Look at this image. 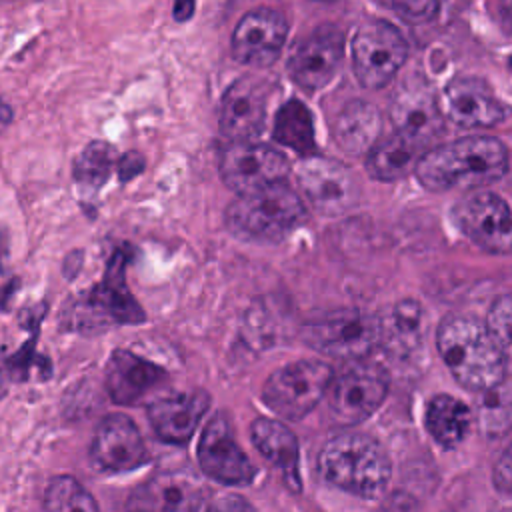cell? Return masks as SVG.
Returning <instances> with one entry per match:
<instances>
[{"mask_svg": "<svg viewBox=\"0 0 512 512\" xmlns=\"http://www.w3.org/2000/svg\"><path fill=\"white\" fill-rule=\"evenodd\" d=\"M508 170L506 146L484 134L464 136L420 154L414 174L432 192L470 190L500 180Z\"/></svg>", "mask_w": 512, "mask_h": 512, "instance_id": "obj_1", "label": "cell"}, {"mask_svg": "<svg viewBox=\"0 0 512 512\" xmlns=\"http://www.w3.org/2000/svg\"><path fill=\"white\" fill-rule=\"evenodd\" d=\"M436 344L444 364L466 390L482 394L506 380V354L474 316L448 314L438 324Z\"/></svg>", "mask_w": 512, "mask_h": 512, "instance_id": "obj_2", "label": "cell"}, {"mask_svg": "<svg viewBox=\"0 0 512 512\" xmlns=\"http://www.w3.org/2000/svg\"><path fill=\"white\" fill-rule=\"evenodd\" d=\"M322 478L360 498H378L386 492L392 464L386 450L368 434L344 432L332 436L318 454Z\"/></svg>", "mask_w": 512, "mask_h": 512, "instance_id": "obj_3", "label": "cell"}, {"mask_svg": "<svg viewBox=\"0 0 512 512\" xmlns=\"http://www.w3.org/2000/svg\"><path fill=\"white\" fill-rule=\"evenodd\" d=\"M306 220L300 196L286 184L238 196L226 208V228L250 242H280Z\"/></svg>", "mask_w": 512, "mask_h": 512, "instance_id": "obj_4", "label": "cell"}, {"mask_svg": "<svg viewBox=\"0 0 512 512\" xmlns=\"http://www.w3.org/2000/svg\"><path fill=\"white\" fill-rule=\"evenodd\" d=\"M304 342L324 356L366 360L380 346L378 316L356 308H342L310 318L302 328Z\"/></svg>", "mask_w": 512, "mask_h": 512, "instance_id": "obj_5", "label": "cell"}, {"mask_svg": "<svg viewBox=\"0 0 512 512\" xmlns=\"http://www.w3.org/2000/svg\"><path fill=\"white\" fill-rule=\"evenodd\" d=\"M332 376V368L322 360H296L270 374L262 398L278 416L300 420L322 400Z\"/></svg>", "mask_w": 512, "mask_h": 512, "instance_id": "obj_6", "label": "cell"}, {"mask_svg": "<svg viewBox=\"0 0 512 512\" xmlns=\"http://www.w3.org/2000/svg\"><path fill=\"white\" fill-rule=\"evenodd\" d=\"M408 44L400 30L382 18L364 20L352 38V66L358 82L376 90L386 86L402 68Z\"/></svg>", "mask_w": 512, "mask_h": 512, "instance_id": "obj_7", "label": "cell"}, {"mask_svg": "<svg viewBox=\"0 0 512 512\" xmlns=\"http://www.w3.org/2000/svg\"><path fill=\"white\" fill-rule=\"evenodd\" d=\"M388 372L368 360H358L350 368L332 376L326 396L328 408L336 422L344 426L360 424L372 416L388 394Z\"/></svg>", "mask_w": 512, "mask_h": 512, "instance_id": "obj_8", "label": "cell"}, {"mask_svg": "<svg viewBox=\"0 0 512 512\" xmlns=\"http://www.w3.org/2000/svg\"><path fill=\"white\" fill-rule=\"evenodd\" d=\"M452 222L478 248L506 256L512 248V218L504 198L494 192H470L452 206Z\"/></svg>", "mask_w": 512, "mask_h": 512, "instance_id": "obj_9", "label": "cell"}, {"mask_svg": "<svg viewBox=\"0 0 512 512\" xmlns=\"http://www.w3.org/2000/svg\"><path fill=\"white\" fill-rule=\"evenodd\" d=\"M288 172L286 154L268 144L234 142L220 156V176L238 196L286 182Z\"/></svg>", "mask_w": 512, "mask_h": 512, "instance_id": "obj_10", "label": "cell"}, {"mask_svg": "<svg viewBox=\"0 0 512 512\" xmlns=\"http://www.w3.org/2000/svg\"><path fill=\"white\" fill-rule=\"evenodd\" d=\"M296 180L304 198L322 216H342L358 204V180L342 162L318 156L306 158L298 166Z\"/></svg>", "mask_w": 512, "mask_h": 512, "instance_id": "obj_11", "label": "cell"}, {"mask_svg": "<svg viewBox=\"0 0 512 512\" xmlns=\"http://www.w3.org/2000/svg\"><path fill=\"white\" fill-rule=\"evenodd\" d=\"M342 58L344 32L336 24H322L296 44L286 70L300 88L316 92L332 82Z\"/></svg>", "mask_w": 512, "mask_h": 512, "instance_id": "obj_12", "label": "cell"}, {"mask_svg": "<svg viewBox=\"0 0 512 512\" xmlns=\"http://www.w3.org/2000/svg\"><path fill=\"white\" fill-rule=\"evenodd\" d=\"M196 452L202 472L216 482L248 484L256 476V468L238 446L230 420L222 412L206 424Z\"/></svg>", "mask_w": 512, "mask_h": 512, "instance_id": "obj_13", "label": "cell"}, {"mask_svg": "<svg viewBox=\"0 0 512 512\" xmlns=\"http://www.w3.org/2000/svg\"><path fill=\"white\" fill-rule=\"evenodd\" d=\"M288 22L274 8H254L246 12L232 34V54L248 66L266 68L274 64L284 48Z\"/></svg>", "mask_w": 512, "mask_h": 512, "instance_id": "obj_14", "label": "cell"}, {"mask_svg": "<svg viewBox=\"0 0 512 512\" xmlns=\"http://www.w3.org/2000/svg\"><path fill=\"white\" fill-rule=\"evenodd\" d=\"M270 84L264 78L242 76L234 80L222 98L220 132L234 142H250L266 122Z\"/></svg>", "mask_w": 512, "mask_h": 512, "instance_id": "obj_15", "label": "cell"}, {"mask_svg": "<svg viewBox=\"0 0 512 512\" xmlns=\"http://www.w3.org/2000/svg\"><path fill=\"white\" fill-rule=\"evenodd\" d=\"M90 456L100 470L128 472L142 466L148 452L132 418L124 414H108L96 426Z\"/></svg>", "mask_w": 512, "mask_h": 512, "instance_id": "obj_16", "label": "cell"}, {"mask_svg": "<svg viewBox=\"0 0 512 512\" xmlns=\"http://www.w3.org/2000/svg\"><path fill=\"white\" fill-rule=\"evenodd\" d=\"M388 116L394 126V134L420 148L432 144L444 132V114L440 104L434 92L422 84L400 90L388 108Z\"/></svg>", "mask_w": 512, "mask_h": 512, "instance_id": "obj_17", "label": "cell"}, {"mask_svg": "<svg viewBox=\"0 0 512 512\" xmlns=\"http://www.w3.org/2000/svg\"><path fill=\"white\" fill-rule=\"evenodd\" d=\"M202 500L204 490L196 476L160 472L130 494L126 512H196Z\"/></svg>", "mask_w": 512, "mask_h": 512, "instance_id": "obj_18", "label": "cell"}, {"mask_svg": "<svg viewBox=\"0 0 512 512\" xmlns=\"http://www.w3.org/2000/svg\"><path fill=\"white\" fill-rule=\"evenodd\" d=\"M448 118L462 128H490L506 118V106L486 80L458 76L444 88Z\"/></svg>", "mask_w": 512, "mask_h": 512, "instance_id": "obj_19", "label": "cell"}, {"mask_svg": "<svg viewBox=\"0 0 512 512\" xmlns=\"http://www.w3.org/2000/svg\"><path fill=\"white\" fill-rule=\"evenodd\" d=\"M210 396L204 390H186L160 396L148 404V420L160 440L184 444L206 414Z\"/></svg>", "mask_w": 512, "mask_h": 512, "instance_id": "obj_20", "label": "cell"}, {"mask_svg": "<svg viewBox=\"0 0 512 512\" xmlns=\"http://www.w3.org/2000/svg\"><path fill=\"white\" fill-rule=\"evenodd\" d=\"M128 256L124 252H114L108 260V270L104 280L86 296L80 310L88 314V318L112 320L120 324H138L144 320V312L132 298L124 280V266Z\"/></svg>", "mask_w": 512, "mask_h": 512, "instance_id": "obj_21", "label": "cell"}, {"mask_svg": "<svg viewBox=\"0 0 512 512\" xmlns=\"http://www.w3.org/2000/svg\"><path fill=\"white\" fill-rule=\"evenodd\" d=\"M166 378L162 366L130 350H114L106 364V390L116 404H136Z\"/></svg>", "mask_w": 512, "mask_h": 512, "instance_id": "obj_22", "label": "cell"}, {"mask_svg": "<svg viewBox=\"0 0 512 512\" xmlns=\"http://www.w3.org/2000/svg\"><path fill=\"white\" fill-rule=\"evenodd\" d=\"M382 114L366 100L348 102L332 124V136L338 148L350 156H366L380 140Z\"/></svg>", "mask_w": 512, "mask_h": 512, "instance_id": "obj_23", "label": "cell"}, {"mask_svg": "<svg viewBox=\"0 0 512 512\" xmlns=\"http://www.w3.org/2000/svg\"><path fill=\"white\" fill-rule=\"evenodd\" d=\"M250 438L256 450L284 472V478L292 486V490H298L300 488V474H298L300 450H298V440L294 432L278 420L256 418L250 424Z\"/></svg>", "mask_w": 512, "mask_h": 512, "instance_id": "obj_24", "label": "cell"}, {"mask_svg": "<svg viewBox=\"0 0 512 512\" xmlns=\"http://www.w3.org/2000/svg\"><path fill=\"white\" fill-rule=\"evenodd\" d=\"M380 346L392 356H406L420 348L424 330V312L418 300H400L378 316Z\"/></svg>", "mask_w": 512, "mask_h": 512, "instance_id": "obj_25", "label": "cell"}, {"mask_svg": "<svg viewBox=\"0 0 512 512\" xmlns=\"http://www.w3.org/2000/svg\"><path fill=\"white\" fill-rule=\"evenodd\" d=\"M426 430L442 448H456L472 424L470 408L448 394H436L428 400L424 412Z\"/></svg>", "mask_w": 512, "mask_h": 512, "instance_id": "obj_26", "label": "cell"}, {"mask_svg": "<svg viewBox=\"0 0 512 512\" xmlns=\"http://www.w3.org/2000/svg\"><path fill=\"white\" fill-rule=\"evenodd\" d=\"M420 146L410 140L390 134L374 144V148L366 154V170L372 178L392 182L404 178L414 172V166L420 158Z\"/></svg>", "mask_w": 512, "mask_h": 512, "instance_id": "obj_27", "label": "cell"}, {"mask_svg": "<svg viewBox=\"0 0 512 512\" xmlns=\"http://www.w3.org/2000/svg\"><path fill=\"white\" fill-rule=\"evenodd\" d=\"M274 140L298 154H310L316 148L314 122L310 110L300 100H288L274 118Z\"/></svg>", "mask_w": 512, "mask_h": 512, "instance_id": "obj_28", "label": "cell"}, {"mask_svg": "<svg viewBox=\"0 0 512 512\" xmlns=\"http://www.w3.org/2000/svg\"><path fill=\"white\" fill-rule=\"evenodd\" d=\"M114 148L106 142H90L74 164V180L84 192H96L108 180L114 166Z\"/></svg>", "mask_w": 512, "mask_h": 512, "instance_id": "obj_29", "label": "cell"}, {"mask_svg": "<svg viewBox=\"0 0 512 512\" xmlns=\"http://www.w3.org/2000/svg\"><path fill=\"white\" fill-rule=\"evenodd\" d=\"M46 512H100L92 494L72 476H56L44 492Z\"/></svg>", "mask_w": 512, "mask_h": 512, "instance_id": "obj_30", "label": "cell"}, {"mask_svg": "<svg viewBox=\"0 0 512 512\" xmlns=\"http://www.w3.org/2000/svg\"><path fill=\"white\" fill-rule=\"evenodd\" d=\"M480 410V424L482 428L492 434L500 436L510 426V388L504 380L502 384L482 392V400H478Z\"/></svg>", "mask_w": 512, "mask_h": 512, "instance_id": "obj_31", "label": "cell"}, {"mask_svg": "<svg viewBox=\"0 0 512 512\" xmlns=\"http://www.w3.org/2000/svg\"><path fill=\"white\" fill-rule=\"evenodd\" d=\"M510 320V294H502L490 306L484 326L504 354L510 350Z\"/></svg>", "mask_w": 512, "mask_h": 512, "instance_id": "obj_32", "label": "cell"}, {"mask_svg": "<svg viewBox=\"0 0 512 512\" xmlns=\"http://www.w3.org/2000/svg\"><path fill=\"white\" fill-rule=\"evenodd\" d=\"M196 512H254L250 502L234 492L216 494L210 500H202Z\"/></svg>", "mask_w": 512, "mask_h": 512, "instance_id": "obj_33", "label": "cell"}, {"mask_svg": "<svg viewBox=\"0 0 512 512\" xmlns=\"http://www.w3.org/2000/svg\"><path fill=\"white\" fill-rule=\"evenodd\" d=\"M398 14H402L406 20L410 22H420V20H428L430 16H434V12L438 10L436 2H386L382 4Z\"/></svg>", "mask_w": 512, "mask_h": 512, "instance_id": "obj_34", "label": "cell"}, {"mask_svg": "<svg viewBox=\"0 0 512 512\" xmlns=\"http://www.w3.org/2000/svg\"><path fill=\"white\" fill-rule=\"evenodd\" d=\"M510 472H512V466H510V450L506 448L500 456V460L496 462L494 466V484L500 492L508 494L510 492Z\"/></svg>", "mask_w": 512, "mask_h": 512, "instance_id": "obj_35", "label": "cell"}, {"mask_svg": "<svg viewBox=\"0 0 512 512\" xmlns=\"http://www.w3.org/2000/svg\"><path fill=\"white\" fill-rule=\"evenodd\" d=\"M192 12H194V4H190V2H180L174 6L176 20H186L188 16H192Z\"/></svg>", "mask_w": 512, "mask_h": 512, "instance_id": "obj_36", "label": "cell"}, {"mask_svg": "<svg viewBox=\"0 0 512 512\" xmlns=\"http://www.w3.org/2000/svg\"><path fill=\"white\" fill-rule=\"evenodd\" d=\"M12 122V108L0 98V132Z\"/></svg>", "mask_w": 512, "mask_h": 512, "instance_id": "obj_37", "label": "cell"}]
</instances>
